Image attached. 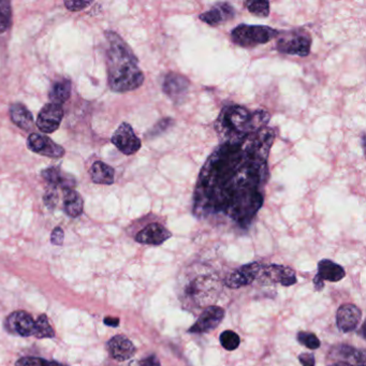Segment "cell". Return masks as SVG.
<instances>
[{
  "mask_svg": "<svg viewBox=\"0 0 366 366\" xmlns=\"http://www.w3.org/2000/svg\"><path fill=\"white\" fill-rule=\"evenodd\" d=\"M58 200H60V196H58L57 187L51 186L50 185V187L46 190V194H44V204L50 210H52V208H55L56 205H57Z\"/></svg>",
  "mask_w": 366,
  "mask_h": 366,
  "instance_id": "cell-30",
  "label": "cell"
},
{
  "mask_svg": "<svg viewBox=\"0 0 366 366\" xmlns=\"http://www.w3.org/2000/svg\"><path fill=\"white\" fill-rule=\"evenodd\" d=\"M256 280L260 282V285H280L284 287H290L298 282L295 271L289 266L280 264H262Z\"/></svg>",
  "mask_w": 366,
  "mask_h": 366,
  "instance_id": "cell-6",
  "label": "cell"
},
{
  "mask_svg": "<svg viewBox=\"0 0 366 366\" xmlns=\"http://www.w3.org/2000/svg\"><path fill=\"white\" fill-rule=\"evenodd\" d=\"M44 359L40 358L25 357L17 362V366H41Z\"/></svg>",
  "mask_w": 366,
  "mask_h": 366,
  "instance_id": "cell-36",
  "label": "cell"
},
{
  "mask_svg": "<svg viewBox=\"0 0 366 366\" xmlns=\"http://www.w3.org/2000/svg\"><path fill=\"white\" fill-rule=\"evenodd\" d=\"M311 42L313 39L311 34L305 29L295 28L280 31V35L276 37V50L280 53L287 55L306 57L311 53Z\"/></svg>",
  "mask_w": 366,
  "mask_h": 366,
  "instance_id": "cell-5",
  "label": "cell"
},
{
  "mask_svg": "<svg viewBox=\"0 0 366 366\" xmlns=\"http://www.w3.org/2000/svg\"><path fill=\"white\" fill-rule=\"evenodd\" d=\"M128 366H161V364L155 354H151L145 359L134 360V361L130 362Z\"/></svg>",
  "mask_w": 366,
  "mask_h": 366,
  "instance_id": "cell-32",
  "label": "cell"
},
{
  "mask_svg": "<svg viewBox=\"0 0 366 366\" xmlns=\"http://www.w3.org/2000/svg\"><path fill=\"white\" fill-rule=\"evenodd\" d=\"M235 7L229 3H218L206 12L199 15V19L212 27L218 26L235 19Z\"/></svg>",
  "mask_w": 366,
  "mask_h": 366,
  "instance_id": "cell-17",
  "label": "cell"
},
{
  "mask_svg": "<svg viewBox=\"0 0 366 366\" xmlns=\"http://www.w3.org/2000/svg\"><path fill=\"white\" fill-rule=\"evenodd\" d=\"M103 322L107 326L113 327V328H116V327L120 326V319L115 318V317H106Z\"/></svg>",
  "mask_w": 366,
  "mask_h": 366,
  "instance_id": "cell-37",
  "label": "cell"
},
{
  "mask_svg": "<svg viewBox=\"0 0 366 366\" xmlns=\"http://www.w3.org/2000/svg\"><path fill=\"white\" fill-rule=\"evenodd\" d=\"M93 1H81V0H68L65 1L66 8L70 11H81V10L85 9V8L89 7V5H91Z\"/></svg>",
  "mask_w": 366,
  "mask_h": 366,
  "instance_id": "cell-33",
  "label": "cell"
},
{
  "mask_svg": "<svg viewBox=\"0 0 366 366\" xmlns=\"http://www.w3.org/2000/svg\"><path fill=\"white\" fill-rule=\"evenodd\" d=\"M346 276L345 268L330 259H322L318 262V273L313 280V289L321 291L324 288V282H338Z\"/></svg>",
  "mask_w": 366,
  "mask_h": 366,
  "instance_id": "cell-13",
  "label": "cell"
},
{
  "mask_svg": "<svg viewBox=\"0 0 366 366\" xmlns=\"http://www.w3.org/2000/svg\"><path fill=\"white\" fill-rule=\"evenodd\" d=\"M124 155H134L141 149L142 142L134 134L131 125L128 122H122L120 127L116 129L111 139Z\"/></svg>",
  "mask_w": 366,
  "mask_h": 366,
  "instance_id": "cell-12",
  "label": "cell"
},
{
  "mask_svg": "<svg viewBox=\"0 0 366 366\" xmlns=\"http://www.w3.org/2000/svg\"><path fill=\"white\" fill-rule=\"evenodd\" d=\"M11 17H12L11 3L6 0H1L0 1V34H3L9 28L11 25Z\"/></svg>",
  "mask_w": 366,
  "mask_h": 366,
  "instance_id": "cell-28",
  "label": "cell"
},
{
  "mask_svg": "<svg viewBox=\"0 0 366 366\" xmlns=\"http://www.w3.org/2000/svg\"><path fill=\"white\" fill-rule=\"evenodd\" d=\"M192 84L188 77L177 73V72L170 71L163 77L161 89L165 96L168 97L174 104H183L186 101L187 96L190 93Z\"/></svg>",
  "mask_w": 366,
  "mask_h": 366,
  "instance_id": "cell-8",
  "label": "cell"
},
{
  "mask_svg": "<svg viewBox=\"0 0 366 366\" xmlns=\"http://www.w3.org/2000/svg\"><path fill=\"white\" fill-rule=\"evenodd\" d=\"M27 146L34 153L51 158H60L65 155V149L62 146L58 145L53 140H51L44 134H31L27 140Z\"/></svg>",
  "mask_w": 366,
  "mask_h": 366,
  "instance_id": "cell-15",
  "label": "cell"
},
{
  "mask_svg": "<svg viewBox=\"0 0 366 366\" xmlns=\"http://www.w3.org/2000/svg\"><path fill=\"white\" fill-rule=\"evenodd\" d=\"M39 340L41 338H53L55 336V331L51 326L50 320L46 313H42L36 320V333L35 336Z\"/></svg>",
  "mask_w": 366,
  "mask_h": 366,
  "instance_id": "cell-25",
  "label": "cell"
},
{
  "mask_svg": "<svg viewBox=\"0 0 366 366\" xmlns=\"http://www.w3.org/2000/svg\"><path fill=\"white\" fill-rule=\"evenodd\" d=\"M41 366H66V365H62V364L57 363V362H48V361H46V360H44V362H42V365Z\"/></svg>",
  "mask_w": 366,
  "mask_h": 366,
  "instance_id": "cell-38",
  "label": "cell"
},
{
  "mask_svg": "<svg viewBox=\"0 0 366 366\" xmlns=\"http://www.w3.org/2000/svg\"><path fill=\"white\" fill-rule=\"evenodd\" d=\"M91 180L93 183L100 185H112L114 183V169L102 161H97L91 165Z\"/></svg>",
  "mask_w": 366,
  "mask_h": 366,
  "instance_id": "cell-22",
  "label": "cell"
},
{
  "mask_svg": "<svg viewBox=\"0 0 366 366\" xmlns=\"http://www.w3.org/2000/svg\"><path fill=\"white\" fill-rule=\"evenodd\" d=\"M362 320V311L354 304H344L336 313V324L342 333H350L359 327Z\"/></svg>",
  "mask_w": 366,
  "mask_h": 366,
  "instance_id": "cell-18",
  "label": "cell"
},
{
  "mask_svg": "<svg viewBox=\"0 0 366 366\" xmlns=\"http://www.w3.org/2000/svg\"><path fill=\"white\" fill-rule=\"evenodd\" d=\"M64 239H65V232L64 230L60 227H56L53 230V232L51 235V242L53 243L54 245L60 246L64 243Z\"/></svg>",
  "mask_w": 366,
  "mask_h": 366,
  "instance_id": "cell-34",
  "label": "cell"
},
{
  "mask_svg": "<svg viewBox=\"0 0 366 366\" xmlns=\"http://www.w3.org/2000/svg\"><path fill=\"white\" fill-rule=\"evenodd\" d=\"M223 292V282L216 271L205 264H194L179 277L177 299L185 311L196 315L213 306Z\"/></svg>",
  "mask_w": 366,
  "mask_h": 366,
  "instance_id": "cell-2",
  "label": "cell"
},
{
  "mask_svg": "<svg viewBox=\"0 0 366 366\" xmlns=\"http://www.w3.org/2000/svg\"><path fill=\"white\" fill-rule=\"evenodd\" d=\"M109 42L107 52L109 86L115 93L136 91L144 83V73L139 60L124 39L114 31H107Z\"/></svg>",
  "mask_w": 366,
  "mask_h": 366,
  "instance_id": "cell-3",
  "label": "cell"
},
{
  "mask_svg": "<svg viewBox=\"0 0 366 366\" xmlns=\"http://www.w3.org/2000/svg\"><path fill=\"white\" fill-rule=\"evenodd\" d=\"M298 359H299L302 366H316L315 356L313 354H309V352H303V354H300Z\"/></svg>",
  "mask_w": 366,
  "mask_h": 366,
  "instance_id": "cell-35",
  "label": "cell"
},
{
  "mask_svg": "<svg viewBox=\"0 0 366 366\" xmlns=\"http://www.w3.org/2000/svg\"><path fill=\"white\" fill-rule=\"evenodd\" d=\"M244 7L256 17H268L270 15V3L266 0H248L245 1Z\"/></svg>",
  "mask_w": 366,
  "mask_h": 366,
  "instance_id": "cell-26",
  "label": "cell"
},
{
  "mask_svg": "<svg viewBox=\"0 0 366 366\" xmlns=\"http://www.w3.org/2000/svg\"><path fill=\"white\" fill-rule=\"evenodd\" d=\"M10 116L12 122L21 129L30 130L34 127V116L22 103H15L11 106Z\"/></svg>",
  "mask_w": 366,
  "mask_h": 366,
  "instance_id": "cell-21",
  "label": "cell"
},
{
  "mask_svg": "<svg viewBox=\"0 0 366 366\" xmlns=\"http://www.w3.org/2000/svg\"><path fill=\"white\" fill-rule=\"evenodd\" d=\"M365 354L349 345L333 346L327 356V366H365Z\"/></svg>",
  "mask_w": 366,
  "mask_h": 366,
  "instance_id": "cell-7",
  "label": "cell"
},
{
  "mask_svg": "<svg viewBox=\"0 0 366 366\" xmlns=\"http://www.w3.org/2000/svg\"><path fill=\"white\" fill-rule=\"evenodd\" d=\"M64 110L60 104L48 103L42 108L37 118V127L44 134H52L60 128Z\"/></svg>",
  "mask_w": 366,
  "mask_h": 366,
  "instance_id": "cell-16",
  "label": "cell"
},
{
  "mask_svg": "<svg viewBox=\"0 0 366 366\" xmlns=\"http://www.w3.org/2000/svg\"><path fill=\"white\" fill-rule=\"evenodd\" d=\"M6 329L8 332L15 336H33L36 333V321L30 313L24 311H15L6 320Z\"/></svg>",
  "mask_w": 366,
  "mask_h": 366,
  "instance_id": "cell-14",
  "label": "cell"
},
{
  "mask_svg": "<svg viewBox=\"0 0 366 366\" xmlns=\"http://www.w3.org/2000/svg\"><path fill=\"white\" fill-rule=\"evenodd\" d=\"M219 342H221L223 349L228 350V351H235L239 347L241 338L235 331L226 330L219 336Z\"/></svg>",
  "mask_w": 366,
  "mask_h": 366,
  "instance_id": "cell-27",
  "label": "cell"
},
{
  "mask_svg": "<svg viewBox=\"0 0 366 366\" xmlns=\"http://www.w3.org/2000/svg\"><path fill=\"white\" fill-rule=\"evenodd\" d=\"M261 266H262L261 262L254 261L250 264L239 266L233 270L231 273L228 274L227 277L223 280V284L230 289L248 287L256 282Z\"/></svg>",
  "mask_w": 366,
  "mask_h": 366,
  "instance_id": "cell-11",
  "label": "cell"
},
{
  "mask_svg": "<svg viewBox=\"0 0 366 366\" xmlns=\"http://www.w3.org/2000/svg\"><path fill=\"white\" fill-rule=\"evenodd\" d=\"M134 241L143 245L161 246L172 237L170 230L161 221H149L134 235Z\"/></svg>",
  "mask_w": 366,
  "mask_h": 366,
  "instance_id": "cell-9",
  "label": "cell"
},
{
  "mask_svg": "<svg viewBox=\"0 0 366 366\" xmlns=\"http://www.w3.org/2000/svg\"><path fill=\"white\" fill-rule=\"evenodd\" d=\"M297 340L300 344L309 348V349L317 350L318 348H320V340L317 338L316 334H313L311 332L301 331V332L297 334Z\"/></svg>",
  "mask_w": 366,
  "mask_h": 366,
  "instance_id": "cell-29",
  "label": "cell"
},
{
  "mask_svg": "<svg viewBox=\"0 0 366 366\" xmlns=\"http://www.w3.org/2000/svg\"><path fill=\"white\" fill-rule=\"evenodd\" d=\"M70 93H71V82L67 79L58 80L54 82L51 86L48 98H50L51 103H55L60 106L62 103L66 102L70 98Z\"/></svg>",
  "mask_w": 366,
  "mask_h": 366,
  "instance_id": "cell-24",
  "label": "cell"
},
{
  "mask_svg": "<svg viewBox=\"0 0 366 366\" xmlns=\"http://www.w3.org/2000/svg\"><path fill=\"white\" fill-rule=\"evenodd\" d=\"M226 311L221 306L206 307L200 313L194 326L190 328V334H208L221 326L225 319Z\"/></svg>",
  "mask_w": 366,
  "mask_h": 366,
  "instance_id": "cell-10",
  "label": "cell"
},
{
  "mask_svg": "<svg viewBox=\"0 0 366 366\" xmlns=\"http://www.w3.org/2000/svg\"><path fill=\"white\" fill-rule=\"evenodd\" d=\"M280 35V30L264 25L241 24L231 31L230 37L235 46L244 48L266 44Z\"/></svg>",
  "mask_w": 366,
  "mask_h": 366,
  "instance_id": "cell-4",
  "label": "cell"
},
{
  "mask_svg": "<svg viewBox=\"0 0 366 366\" xmlns=\"http://www.w3.org/2000/svg\"><path fill=\"white\" fill-rule=\"evenodd\" d=\"M41 175L51 186L62 187L64 190H73L77 185L75 177L62 172L58 168L46 169Z\"/></svg>",
  "mask_w": 366,
  "mask_h": 366,
  "instance_id": "cell-20",
  "label": "cell"
},
{
  "mask_svg": "<svg viewBox=\"0 0 366 366\" xmlns=\"http://www.w3.org/2000/svg\"><path fill=\"white\" fill-rule=\"evenodd\" d=\"M83 208L84 201L81 194L73 190H64V208L68 216L77 217L83 213Z\"/></svg>",
  "mask_w": 366,
  "mask_h": 366,
  "instance_id": "cell-23",
  "label": "cell"
},
{
  "mask_svg": "<svg viewBox=\"0 0 366 366\" xmlns=\"http://www.w3.org/2000/svg\"><path fill=\"white\" fill-rule=\"evenodd\" d=\"M173 125H174V120L172 118H165V120H159L154 126L153 129L149 131V134L153 136V137H157V136L163 134V132L167 131Z\"/></svg>",
  "mask_w": 366,
  "mask_h": 366,
  "instance_id": "cell-31",
  "label": "cell"
},
{
  "mask_svg": "<svg viewBox=\"0 0 366 366\" xmlns=\"http://www.w3.org/2000/svg\"><path fill=\"white\" fill-rule=\"evenodd\" d=\"M108 350L111 357L120 362L131 359L137 352L134 342L125 336H116L111 338L108 342Z\"/></svg>",
  "mask_w": 366,
  "mask_h": 366,
  "instance_id": "cell-19",
  "label": "cell"
},
{
  "mask_svg": "<svg viewBox=\"0 0 366 366\" xmlns=\"http://www.w3.org/2000/svg\"><path fill=\"white\" fill-rule=\"evenodd\" d=\"M270 113L255 111L247 127L215 130L219 144L208 156L194 186L192 215L200 221L247 231L266 200L268 157L276 130Z\"/></svg>",
  "mask_w": 366,
  "mask_h": 366,
  "instance_id": "cell-1",
  "label": "cell"
}]
</instances>
